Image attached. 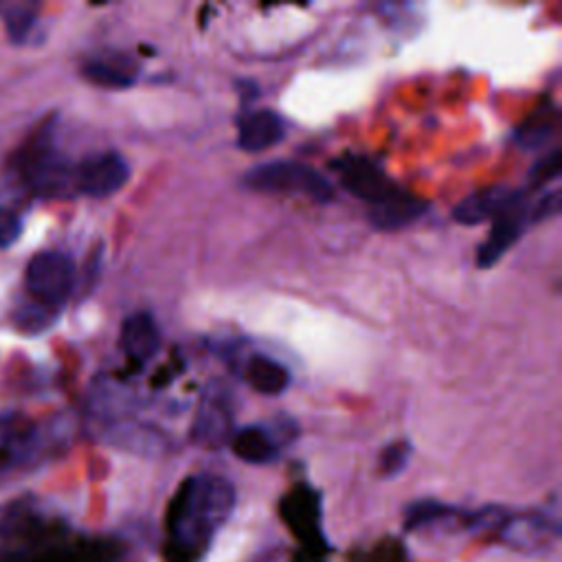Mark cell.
<instances>
[{"label": "cell", "instance_id": "16", "mask_svg": "<svg viewBox=\"0 0 562 562\" xmlns=\"http://www.w3.org/2000/svg\"><path fill=\"white\" fill-rule=\"evenodd\" d=\"M35 446V426L20 413L0 415V461L24 459Z\"/></svg>", "mask_w": 562, "mask_h": 562}, {"label": "cell", "instance_id": "2", "mask_svg": "<svg viewBox=\"0 0 562 562\" xmlns=\"http://www.w3.org/2000/svg\"><path fill=\"white\" fill-rule=\"evenodd\" d=\"M13 165L26 187L40 195H59L75 187V167L55 145L53 123H44L20 147Z\"/></svg>", "mask_w": 562, "mask_h": 562}, {"label": "cell", "instance_id": "24", "mask_svg": "<svg viewBox=\"0 0 562 562\" xmlns=\"http://www.w3.org/2000/svg\"><path fill=\"white\" fill-rule=\"evenodd\" d=\"M22 233V220L7 209H0V248L11 246Z\"/></svg>", "mask_w": 562, "mask_h": 562}, {"label": "cell", "instance_id": "19", "mask_svg": "<svg viewBox=\"0 0 562 562\" xmlns=\"http://www.w3.org/2000/svg\"><path fill=\"white\" fill-rule=\"evenodd\" d=\"M555 130V114L549 105L538 108L518 130H516V143L525 149H536L547 143V138Z\"/></svg>", "mask_w": 562, "mask_h": 562}, {"label": "cell", "instance_id": "20", "mask_svg": "<svg viewBox=\"0 0 562 562\" xmlns=\"http://www.w3.org/2000/svg\"><path fill=\"white\" fill-rule=\"evenodd\" d=\"M57 312H59V310L48 307V305H44V303H40V301H35V299L29 296L24 303H20V305L13 310L11 318H13V323H15V327H18L20 331H24V334H37V331L48 329V327L55 323Z\"/></svg>", "mask_w": 562, "mask_h": 562}, {"label": "cell", "instance_id": "9", "mask_svg": "<svg viewBox=\"0 0 562 562\" xmlns=\"http://www.w3.org/2000/svg\"><path fill=\"white\" fill-rule=\"evenodd\" d=\"M531 189H509V187H490L483 191H474L465 195L454 209L452 217L463 226L483 224L487 220L498 217L503 211L518 204L522 198H527Z\"/></svg>", "mask_w": 562, "mask_h": 562}, {"label": "cell", "instance_id": "13", "mask_svg": "<svg viewBox=\"0 0 562 562\" xmlns=\"http://www.w3.org/2000/svg\"><path fill=\"white\" fill-rule=\"evenodd\" d=\"M428 209V202L402 191L395 198L378 204V206H369V220L373 226L382 228V231H395V228H404L408 224H413L417 217H422Z\"/></svg>", "mask_w": 562, "mask_h": 562}, {"label": "cell", "instance_id": "18", "mask_svg": "<svg viewBox=\"0 0 562 562\" xmlns=\"http://www.w3.org/2000/svg\"><path fill=\"white\" fill-rule=\"evenodd\" d=\"M283 512L292 525H299V533L305 536V531H314L318 522V501L312 490L299 487L294 490L285 503Z\"/></svg>", "mask_w": 562, "mask_h": 562}, {"label": "cell", "instance_id": "4", "mask_svg": "<svg viewBox=\"0 0 562 562\" xmlns=\"http://www.w3.org/2000/svg\"><path fill=\"white\" fill-rule=\"evenodd\" d=\"M244 187L263 193L303 195L312 202H331L334 187L314 167L296 160H274L248 169L241 178Z\"/></svg>", "mask_w": 562, "mask_h": 562}, {"label": "cell", "instance_id": "6", "mask_svg": "<svg viewBox=\"0 0 562 562\" xmlns=\"http://www.w3.org/2000/svg\"><path fill=\"white\" fill-rule=\"evenodd\" d=\"M233 437V397L222 382L209 384L191 426V439L204 448H220Z\"/></svg>", "mask_w": 562, "mask_h": 562}, {"label": "cell", "instance_id": "22", "mask_svg": "<svg viewBox=\"0 0 562 562\" xmlns=\"http://www.w3.org/2000/svg\"><path fill=\"white\" fill-rule=\"evenodd\" d=\"M408 457H411V446L406 441H395V443L386 446L380 457V472L384 476L400 474L406 468Z\"/></svg>", "mask_w": 562, "mask_h": 562}, {"label": "cell", "instance_id": "3", "mask_svg": "<svg viewBox=\"0 0 562 562\" xmlns=\"http://www.w3.org/2000/svg\"><path fill=\"white\" fill-rule=\"evenodd\" d=\"M560 211V193L547 191L540 198H522L512 209L503 211L498 217H494L490 235L483 239V244L476 250V263L479 268H492L525 233L529 224L542 222Z\"/></svg>", "mask_w": 562, "mask_h": 562}, {"label": "cell", "instance_id": "7", "mask_svg": "<svg viewBox=\"0 0 562 562\" xmlns=\"http://www.w3.org/2000/svg\"><path fill=\"white\" fill-rule=\"evenodd\" d=\"M334 167L338 171L340 184L356 198L364 200L369 206H378L404 191L369 158L347 156L338 160Z\"/></svg>", "mask_w": 562, "mask_h": 562}, {"label": "cell", "instance_id": "12", "mask_svg": "<svg viewBox=\"0 0 562 562\" xmlns=\"http://www.w3.org/2000/svg\"><path fill=\"white\" fill-rule=\"evenodd\" d=\"M81 75L103 88H130L136 81V66L130 57L119 53L94 55L81 64Z\"/></svg>", "mask_w": 562, "mask_h": 562}, {"label": "cell", "instance_id": "15", "mask_svg": "<svg viewBox=\"0 0 562 562\" xmlns=\"http://www.w3.org/2000/svg\"><path fill=\"white\" fill-rule=\"evenodd\" d=\"M231 450L246 463L263 465V463H270L277 459L279 441L263 426H246V428H239L237 432H233Z\"/></svg>", "mask_w": 562, "mask_h": 562}, {"label": "cell", "instance_id": "1", "mask_svg": "<svg viewBox=\"0 0 562 562\" xmlns=\"http://www.w3.org/2000/svg\"><path fill=\"white\" fill-rule=\"evenodd\" d=\"M235 507V487L217 474L189 476L167 512V531L176 558L195 560L222 529Z\"/></svg>", "mask_w": 562, "mask_h": 562}, {"label": "cell", "instance_id": "10", "mask_svg": "<svg viewBox=\"0 0 562 562\" xmlns=\"http://www.w3.org/2000/svg\"><path fill=\"white\" fill-rule=\"evenodd\" d=\"M285 136V123L274 110H255L241 116L237 125V147L257 154L274 147Z\"/></svg>", "mask_w": 562, "mask_h": 562}, {"label": "cell", "instance_id": "8", "mask_svg": "<svg viewBox=\"0 0 562 562\" xmlns=\"http://www.w3.org/2000/svg\"><path fill=\"white\" fill-rule=\"evenodd\" d=\"M127 178V160L116 151L92 154L75 167V189L90 198H108L116 193Z\"/></svg>", "mask_w": 562, "mask_h": 562}, {"label": "cell", "instance_id": "23", "mask_svg": "<svg viewBox=\"0 0 562 562\" xmlns=\"http://www.w3.org/2000/svg\"><path fill=\"white\" fill-rule=\"evenodd\" d=\"M560 176V151H551L544 160H540L533 169H531V187H544L547 182L555 180Z\"/></svg>", "mask_w": 562, "mask_h": 562}, {"label": "cell", "instance_id": "5", "mask_svg": "<svg viewBox=\"0 0 562 562\" xmlns=\"http://www.w3.org/2000/svg\"><path fill=\"white\" fill-rule=\"evenodd\" d=\"M75 279L72 259L57 250L37 252L24 272L29 296L55 310H59L72 294Z\"/></svg>", "mask_w": 562, "mask_h": 562}, {"label": "cell", "instance_id": "11", "mask_svg": "<svg viewBox=\"0 0 562 562\" xmlns=\"http://www.w3.org/2000/svg\"><path fill=\"white\" fill-rule=\"evenodd\" d=\"M121 347L136 364L149 362L160 347V331L151 314L136 312L123 321Z\"/></svg>", "mask_w": 562, "mask_h": 562}, {"label": "cell", "instance_id": "21", "mask_svg": "<svg viewBox=\"0 0 562 562\" xmlns=\"http://www.w3.org/2000/svg\"><path fill=\"white\" fill-rule=\"evenodd\" d=\"M459 514L454 507H448L437 501H419L406 509V529H417L437 520H443L448 516Z\"/></svg>", "mask_w": 562, "mask_h": 562}, {"label": "cell", "instance_id": "17", "mask_svg": "<svg viewBox=\"0 0 562 562\" xmlns=\"http://www.w3.org/2000/svg\"><path fill=\"white\" fill-rule=\"evenodd\" d=\"M40 2L33 0H0V20L7 29V37L13 44H26L37 22Z\"/></svg>", "mask_w": 562, "mask_h": 562}, {"label": "cell", "instance_id": "14", "mask_svg": "<svg viewBox=\"0 0 562 562\" xmlns=\"http://www.w3.org/2000/svg\"><path fill=\"white\" fill-rule=\"evenodd\" d=\"M244 380L261 395H281L290 384V371L266 353H250L241 369Z\"/></svg>", "mask_w": 562, "mask_h": 562}]
</instances>
